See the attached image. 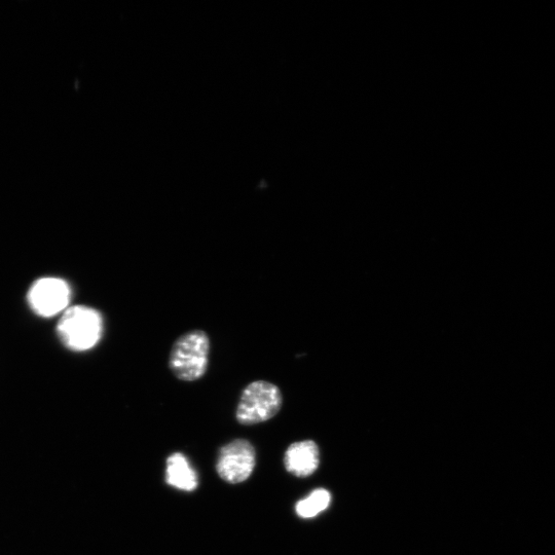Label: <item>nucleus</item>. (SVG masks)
Returning <instances> with one entry per match:
<instances>
[{
	"label": "nucleus",
	"instance_id": "20e7f679",
	"mask_svg": "<svg viewBox=\"0 0 555 555\" xmlns=\"http://www.w3.org/2000/svg\"><path fill=\"white\" fill-rule=\"evenodd\" d=\"M71 290L67 282L47 277L36 280L27 294L31 310L41 317H54L69 308Z\"/></svg>",
	"mask_w": 555,
	"mask_h": 555
},
{
	"label": "nucleus",
	"instance_id": "0eeeda50",
	"mask_svg": "<svg viewBox=\"0 0 555 555\" xmlns=\"http://www.w3.org/2000/svg\"><path fill=\"white\" fill-rule=\"evenodd\" d=\"M167 484L184 492H194L198 488V474L188 459L176 453L167 460Z\"/></svg>",
	"mask_w": 555,
	"mask_h": 555
},
{
	"label": "nucleus",
	"instance_id": "423d86ee",
	"mask_svg": "<svg viewBox=\"0 0 555 555\" xmlns=\"http://www.w3.org/2000/svg\"><path fill=\"white\" fill-rule=\"evenodd\" d=\"M286 470L298 477H308L316 472L320 464L319 448L313 440L292 443L285 453Z\"/></svg>",
	"mask_w": 555,
	"mask_h": 555
},
{
	"label": "nucleus",
	"instance_id": "6e6552de",
	"mask_svg": "<svg viewBox=\"0 0 555 555\" xmlns=\"http://www.w3.org/2000/svg\"><path fill=\"white\" fill-rule=\"evenodd\" d=\"M331 502V495L324 489H318L296 504L295 511L302 518H313L325 511Z\"/></svg>",
	"mask_w": 555,
	"mask_h": 555
},
{
	"label": "nucleus",
	"instance_id": "39448f33",
	"mask_svg": "<svg viewBox=\"0 0 555 555\" xmlns=\"http://www.w3.org/2000/svg\"><path fill=\"white\" fill-rule=\"evenodd\" d=\"M255 450L246 439H236L220 450L216 470L221 479L236 485L244 483L256 464Z\"/></svg>",
	"mask_w": 555,
	"mask_h": 555
},
{
	"label": "nucleus",
	"instance_id": "f257e3e1",
	"mask_svg": "<svg viewBox=\"0 0 555 555\" xmlns=\"http://www.w3.org/2000/svg\"><path fill=\"white\" fill-rule=\"evenodd\" d=\"M210 339L203 330L184 333L172 346L169 367L180 381L195 382L202 379L208 369Z\"/></svg>",
	"mask_w": 555,
	"mask_h": 555
},
{
	"label": "nucleus",
	"instance_id": "f03ea898",
	"mask_svg": "<svg viewBox=\"0 0 555 555\" xmlns=\"http://www.w3.org/2000/svg\"><path fill=\"white\" fill-rule=\"evenodd\" d=\"M58 336L71 351L85 352L93 349L101 340L103 318L90 307L74 306L63 312L57 325Z\"/></svg>",
	"mask_w": 555,
	"mask_h": 555
},
{
	"label": "nucleus",
	"instance_id": "7ed1b4c3",
	"mask_svg": "<svg viewBox=\"0 0 555 555\" xmlns=\"http://www.w3.org/2000/svg\"><path fill=\"white\" fill-rule=\"evenodd\" d=\"M283 396L280 389L267 381H255L245 387L236 411L241 425L251 426L273 419L281 410Z\"/></svg>",
	"mask_w": 555,
	"mask_h": 555
}]
</instances>
